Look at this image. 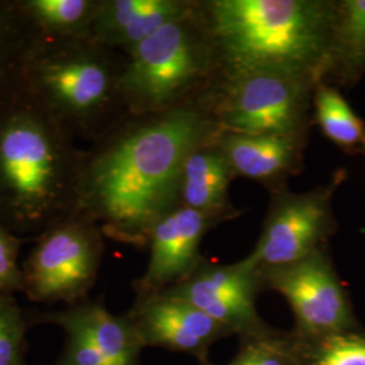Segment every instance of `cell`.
I'll use <instances>...</instances> for the list:
<instances>
[{
    "mask_svg": "<svg viewBox=\"0 0 365 365\" xmlns=\"http://www.w3.org/2000/svg\"><path fill=\"white\" fill-rule=\"evenodd\" d=\"M209 91L170 110L130 115L84 149L76 212L113 240L146 245L153 225L179 206L184 158L221 130Z\"/></svg>",
    "mask_w": 365,
    "mask_h": 365,
    "instance_id": "6da1fadb",
    "label": "cell"
},
{
    "mask_svg": "<svg viewBox=\"0 0 365 365\" xmlns=\"http://www.w3.org/2000/svg\"><path fill=\"white\" fill-rule=\"evenodd\" d=\"M83 157L18 76L0 88V223L14 235L39 237L76 214Z\"/></svg>",
    "mask_w": 365,
    "mask_h": 365,
    "instance_id": "7a4b0ae2",
    "label": "cell"
},
{
    "mask_svg": "<svg viewBox=\"0 0 365 365\" xmlns=\"http://www.w3.org/2000/svg\"><path fill=\"white\" fill-rule=\"evenodd\" d=\"M336 1L202 0L220 75L274 69L324 81Z\"/></svg>",
    "mask_w": 365,
    "mask_h": 365,
    "instance_id": "3957f363",
    "label": "cell"
},
{
    "mask_svg": "<svg viewBox=\"0 0 365 365\" xmlns=\"http://www.w3.org/2000/svg\"><path fill=\"white\" fill-rule=\"evenodd\" d=\"M126 57L88 38L37 37L18 78L76 141H99L130 114L120 93Z\"/></svg>",
    "mask_w": 365,
    "mask_h": 365,
    "instance_id": "277c9868",
    "label": "cell"
},
{
    "mask_svg": "<svg viewBox=\"0 0 365 365\" xmlns=\"http://www.w3.org/2000/svg\"><path fill=\"white\" fill-rule=\"evenodd\" d=\"M120 93L130 115L170 110L209 91L220 75L209 25L196 0L126 56Z\"/></svg>",
    "mask_w": 365,
    "mask_h": 365,
    "instance_id": "5b68a950",
    "label": "cell"
},
{
    "mask_svg": "<svg viewBox=\"0 0 365 365\" xmlns=\"http://www.w3.org/2000/svg\"><path fill=\"white\" fill-rule=\"evenodd\" d=\"M309 75L261 69L220 75L210 88L221 130L244 134H309L314 88Z\"/></svg>",
    "mask_w": 365,
    "mask_h": 365,
    "instance_id": "8992f818",
    "label": "cell"
},
{
    "mask_svg": "<svg viewBox=\"0 0 365 365\" xmlns=\"http://www.w3.org/2000/svg\"><path fill=\"white\" fill-rule=\"evenodd\" d=\"M102 253V229L76 212L37 237L22 267L24 292L37 303H78L96 280Z\"/></svg>",
    "mask_w": 365,
    "mask_h": 365,
    "instance_id": "52a82bcc",
    "label": "cell"
},
{
    "mask_svg": "<svg viewBox=\"0 0 365 365\" xmlns=\"http://www.w3.org/2000/svg\"><path fill=\"white\" fill-rule=\"evenodd\" d=\"M345 179V170H339L310 191L271 194L260 238L244 262L260 274L313 255L336 227L333 200Z\"/></svg>",
    "mask_w": 365,
    "mask_h": 365,
    "instance_id": "ba28073f",
    "label": "cell"
},
{
    "mask_svg": "<svg viewBox=\"0 0 365 365\" xmlns=\"http://www.w3.org/2000/svg\"><path fill=\"white\" fill-rule=\"evenodd\" d=\"M259 274L288 300L304 329L327 333L349 324L346 295L321 249L298 262Z\"/></svg>",
    "mask_w": 365,
    "mask_h": 365,
    "instance_id": "9c48e42d",
    "label": "cell"
},
{
    "mask_svg": "<svg viewBox=\"0 0 365 365\" xmlns=\"http://www.w3.org/2000/svg\"><path fill=\"white\" fill-rule=\"evenodd\" d=\"M221 218L178 206L153 225L149 237V262L137 282L141 295H152L184 282L197 268L199 247Z\"/></svg>",
    "mask_w": 365,
    "mask_h": 365,
    "instance_id": "30bf717a",
    "label": "cell"
},
{
    "mask_svg": "<svg viewBox=\"0 0 365 365\" xmlns=\"http://www.w3.org/2000/svg\"><path fill=\"white\" fill-rule=\"evenodd\" d=\"M259 279L244 261L227 267L197 265L184 282L157 294L192 304L221 327H245L256 321L253 302Z\"/></svg>",
    "mask_w": 365,
    "mask_h": 365,
    "instance_id": "8fae6325",
    "label": "cell"
},
{
    "mask_svg": "<svg viewBox=\"0 0 365 365\" xmlns=\"http://www.w3.org/2000/svg\"><path fill=\"white\" fill-rule=\"evenodd\" d=\"M309 134H244L220 130L217 143L235 178L259 182L269 194L287 190L304 164Z\"/></svg>",
    "mask_w": 365,
    "mask_h": 365,
    "instance_id": "7c38bea8",
    "label": "cell"
},
{
    "mask_svg": "<svg viewBox=\"0 0 365 365\" xmlns=\"http://www.w3.org/2000/svg\"><path fill=\"white\" fill-rule=\"evenodd\" d=\"M141 344L194 351L221 327L192 304L165 294L141 295L128 319Z\"/></svg>",
    "mask_w": 365,
    "mask_h": 365,
    "instance_id": "4fadbf2b",
    "label": "cell"
},
{
    "mask_svg": "<svg viewBox=\"0 0 365 365\" xmlns=\"http://www.w3.org/2000/svg\"><path fill=\"white\" fill-rule=\"evenodd\" d=\"M217 134L194 146L184 158L179 179V206L230 221L240 217L241 211L229 196L235 175L217 143Z\"/></svg>",
    "mask_w": 365,
    "mask_h": 365,
    "instance_id": "5bb4252c",
    "label": "cell"
},
{
    "mask_svg": "<svg viewBox=\"0 0 365 365\" xmlns=\"http://www.w3.org/2000/svg\"><path fill=\"white\" fill-rule=\"evenodd\" d=\"M37 321L84 337L108 365H134L141 345L129 321L119 319L93 302H78L61 312L41 314Z\"/></svg>",
    "mask_w": 365,
    "mask_h": 365,
    "instance_id": "9a60e30c",
    "label": "cell"
},
{
    "mask_svg": "<svg viewBox=\"0 0 365 365\" xmlns=\"http://www.w3.org/2000/svg\"><path fill=\"white\" fill-rule=\"evenodd\" d=\"M365 76V0H337L324 81L352 88Z\"/></svg>",
    "mask_w": 365,
    "mask_h": 365,
    "instance_id": "2e32d148",
    "label": "cell"
},
{
    "mask_svg": "<svg viewBox=\"0 0 365 365\" xmlns=\"http://www.w3.org/2000/svg\"><path fill=\"white\" fill-rule=\"evenodd\" d=\"M18 9L42 38H87L101 0H16Z\"/></svg>",
    "mask_w": 365,
    "mask_h": 365,
    "instance_id": "e0dca14e",
    "label": "cell"
},
{
    "mask_svg": "<svg viewBox=\"0 0 365 365\" xmlns=\"http://www.w3.org/2000/svg\"><path fill=\"white\" fill-rule=\"evenodd\" d=\"M312 122L341 150L349 155H360L365 122L353 111L337 87L327 81L317 83Z\"/></svg>",
    "mask_w": 365,
    "mask_h": 365,
    "instance_id": "ac0fdd59",
    "label": "cell"
},
{
    "mask_svg": "<svg viewBox=\"0 0 365 365\" xmlns=\"http://www.w3.org/2000/svg\"><path fill=\"white\" fill-rule=\"evenodd\" d=\"M37 37L16 0H0V88L18 76Z\"/></svg>",
    "mask_w": 365,
    "mask_h": 365,
    "instance_id": "d6986e66",
    "label": "cell"
},
{
    "mask_svg": "<svg viewBox=\"0 0 365 365\" xmlns=\"http://www.w3.org/2000/svg\"><path fill=\"white\" fill-rule=\"evenodd\" d=\"M26 319L10 294H0V365H25Z\"/></svg>",
    "mask_w": 365,
    "mask_h": 365,
    "instance_id": "ffe728a7",
    "label": "cell"
},
{
    "mask_svg": "<svg viewBox=\"0 0 365 365\" xmlns=\"http://www.w3.org/2000/svg\"><path fill=\"white\" fill-rule=\"evenodd\" d=\"M21 237L0 223V294L24 292V271L18 262Z\"/></svg>",
    "mask_w": 365,
    "mask_h": 365,
    "instance_id": "44dd1931",
    "label": "cell"
},
{
    "mask_svg": "<svg viewBox=\"0 0 365 365\" xmlns=\"http://www.w3.org/2000/svg\"><path fill=\"white\" fill-rule=\"evenodd\" d=\"M314 365H365V339L331 336L319 346Z\"/></svg>",
    "mask_w": 365,
    "mask_h": 365,
    "instance_id": "7402d4cb",
    "label": "cell"
},
{
    "mask_svg": "<svg viewBox=\"0 0 365 365\" xmlns=\"http://www.w3.org/2000/svg\"><path fill=\"white\" fill-rule=\"evenodd\" d=\"M56 365H108L90 341L72 333H66L64 352Z\"/></svg>",
    "mask_w": 365,
    "mask_h": 365,
    "instance_id": "603a6c76",
    "label": "cell"
},
{
    "mask_svg": "<svg viewBox=\"0 0 365 365\" xmlns=\"http://www.w3.org/2000/svg\"><path fill=\"white\" fill-rule=\"evenodd\" d=\"M235 365H286L276 353L262 346H249Z\"/></svg>",
    "mask_w": 365,
    "mask_h": 365,
    "instance_id": "cb8c5ba5",
    "label": "cell"
},
{
    "mask_svg": "<svg viewBox=\"0 0 365 365\" xmlns=\"http://www.w3.org/2000/svg\"><path fill=\"white\" fill-rule=\"evenodd\" d=\"M360 155H363V156H365V137L364 140H363V144H361V148H360Z\"/></svg>",
    "mask_w": 365,
    "mask_h": 365,
    "instance_id": "d4e9b609",
    "label": "cell"
}]
</instances>
